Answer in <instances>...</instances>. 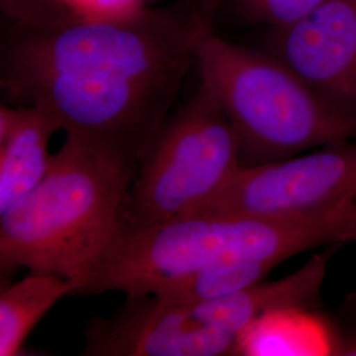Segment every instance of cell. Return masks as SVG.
Here are the masks:
<instances>
[{"label": "cell", "instance_id": "6da1fadb", "mask_svg": "<svg viewBox=\"0 0 356 356\" xmlns=\"http://www.w3.org/2000/svg\"><path fill=\"white\" fill-rule=\"evenodd\" d=\"M219 7L170 0L118 19H3L0 86L10 102L47 110L66 136L135 177Z\"/></svg>", "mask_w": 356, "mask_h": 356}, {"label": "cell", "instance_id": "7a4b0ae2", "mask_svg": "<svg viewBox=\"0 0 356 356\" xmlns=\"http://www.w3.org/2000/svg\"><path fill=\"white\" fill-rule=\"evenodd\" d=\"M356 241V202L291 219L186 216L124 229L81 294L145 296L204 269L254 264L275 269L321 245Z\"/></svg>", "mask_w": 356, "mask_h": 356}, {"label": "cell", "instance_id": "3957f363", "mask_svg": "<svg viewBox=\"0 0 356 356\" xmlns=\"http://www.w3.org/2000/svg\"><path fill=\"white\" fill-rule=\"evenodd\" d=\"M83 143L66 136L47 176L0 214V269L51 273L81 294L124 229L134 181Z\"/></svg>", "mask_w": 356, "mask_h": 356}, {"label": "cell", "instance_id": "277c9868", "mask_svg": "<svg viewBox=\"0 0 356 356\" xmlns=\"http://www.w3.org/2000/svg\"><path fill=\"white\" fill-rule=\"evenodd\" d=\"M195 65L238 136L242 165L356 140V115L269 51L232 44L213 31L200 40Z\"/></svg>", "mask_w": 356, "mask_h": 356}, {"label": "cell", "instance_id": "5b68a950", "mask_svg": "<svg viewBox=\"0 0 356 356\" xmlns=\"http://www.w3.org/2000/svg\"><path fill=\"white\" fill-rule=\"evenodd\" d=\"M327 254H316L281 280L197 304L177 305L157 297L126 296L111 318L90 321L82 355L219 356L236 354L256 319L284 307L310 309L319 298Z\"/></svg>", "mask_w": 356, "mask_h": 356}, {"label": "cell", "instance_id": "8992f818", "mask_svg": "<svg viewBox=\"0 0 356 356\" xmlns=\"http://www.w3.org/2000/svg\"><path fill=\"white\" fill-rule=\"evenodd\" d=\"M241 166L238 136L201 81L195 95L166 119L143 154L123 206L124 229L188 216L213 198Z\"/></svg>", "mask_w": 356, "mask_h": 356}, {"label": "cell", "instance_id": "52a82bcc", "mask_svg": "<svg viewBox=\"0 0 356 356\" xmlns=\"http://www.w3.org/2000/svg\"><path fill=\"white\" fill-rule=\"evenodd\" d=\"M354 202L356 143L347 140L275 163L242 165L213 198L186 216L291 219Z\"/></svg>", "mask_w": 356, "mask_h": 356}, {"label": "cell", "instance_id": "ba28073f", "mask_svg": "<svg viewBox=\"0 0 356 356\" xmlns=\"http://www.w3.org/2000/svg\"><path fill=\"white\" fill-rule=\"evenodd\" d=\"M266 51L356 115V0H327L298 22L270 29Z\"/></svg>", "mask_w": 356, "mask_h": 356}, {"label": "cell", "instance_id": "9c48e42d", "mask_svg": "<svg viewBox=\"0 0 356 356\" xmlns=\"http://www.w3.org/2000/svg\"><path fill=\"white\" fill-rule=\"evenodd\" d=\"M61 131L44 108L0 107V214L33 191L47 176L51 136Z\"/></svg>", "mask_w": 356, "mask_h": 356}, {"label": "cell", "instance_id": "30bf717a", "mask_svg": "<svg viewBox=\"0 0 356 356\" xmlns=\"http://www.w3.org/2000/svg\"><path fill=\"white\" fill-rule=\"evenodd\" d=\"M338 344L329 325L306 307L269 312L244 331L236 354L250 356H327Z\"/></svg>", "mask_w": 356, "mask_h": 356}, {"label": "cell", "instance_id": "8fae6325", "mask_svg": "<svg viewBox=\"0 0 356 356\" xmlns=\"http://www.w3.org/2000/svg\"><path fill=\"white\" fill-rule=\"evenodd\" d=\"M73 292L70 281L40 272H29L23 280L7 286L0 294V356L20 355L38 322Z\"/></svg>", "mask_w": 356, "mask_h": 356}, {"label": "cell", "instance_id": "7c38bea8", "mask_svg": "<svg viewBox=\"0 0 356 356\" xmlns=\"http://www.w3.org/2000/svg\"><path fill=\"white\" fill-rule=\"evenodd\" d=\"M270 268L236 264L204 269L191 276L159 285L151 296L170 304L188 305L223 298L264 281Z\"/></svg>", "mask_w": 356, "mask_h": 356}, {"label": "cell", "instance_id": "4fadbf2b", "mask_svg": "<svg viewBox=\"0 0 356 356\" xmlns=\"http://www.w3.org/2000/svg\"><path fill=\"white\" fill-rule=\"evenodd\" d=\"M327 0H220L219 13H231L245 24L270 29L289 26L313 13Z\"/></svg>", "mask_w": 356, "mask_h": 356}, {"label": "cell", "instance_id": "5bb4252c", "mask_svg": "<svg viewBox=\"0 0 356 356\" xmlns=\"http://www.w3.org/2000/svg\"><path fill=\"white\" fill-rule=\"evenodd\" d=\"M3 19L41 23L74 15L64 0H0Z\"/></svg>", "mask_w": 356, "mask_h": 356}, {"label": "cell", "instance_id": "9a60e30c", "mask_svg": "<svg viewBox=\"0 0 356 356\" xmlns=\"http://www.w3.org/2000/svg\"><path fill=\"white\" fill-rule=\"evenodd\" d=\"M76 16L88 19H118L138 13L147 0H64Z\"/></svg>", "mask_w": 356, "mask_h": 356}, {"label": "cell", "instance_id": "2e32d148", "mask_svg": "<svg viewBox=\"0 0 356 356\" xmlns=\"http://www.w3.org/2000/svg\"><path fill=\"white\" fill-rule=\"evenodd\" d=\"M151 1H154V3H159V1H163V0H151Z\"/></svg>", "mask_w": 356, "mask_h": 356}]
</instances>
